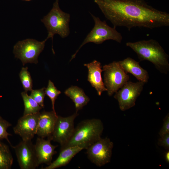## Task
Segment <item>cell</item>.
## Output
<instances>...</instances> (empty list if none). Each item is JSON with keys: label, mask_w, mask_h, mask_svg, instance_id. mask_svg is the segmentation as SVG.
I'll return each mask as SVG.
<instances>
[{"label": "cell", "mask_w": 169, "mask_h": 169, "mask_svg": "<svg viewBox=\"0 0 169 169\" xmlns=\"http://www.w3.org/2000/svg\"><path fill=\"white\" fill-rule=\"evenodd\" d=\"M114 27L153 29L169 26V14L149 5L145 0H94Z\"/></svg>", "instance_id": "obj_1"}, {"label": "cell", "mask_w": 169, "mask_h": 169, "mask_svg": "<svg viewBox=\"0 0 169 169\" xmlns=\"http://www.w3.org/2000/svg\"><path fill=\"white\" fill-rule=\"evenodd\" d=\"M126 44L136 53L140 61H149L160 72L167 74L169 71V56L157 41L151 39L127 42Z\"/></svg>", "instance_id": "obj_2"}, {"label": "cell", "mask_w": 169, "mask_h": 169, "mask_svg": "<svg viewBox=\"0 0 169 169\" xmlns=\"http://www.w3.org/2000/svg\"><path fill=\"white\" fill-rule=\"evenodd\" d=\"M103 130V123L99 119L83 120L75 128L70 138L65 144L61 146V149L78 146L86 149L101 138Z\"/></svg>", "instance_id": "obj_3"}, {"label": "cell", "mask_w": 169, "mask_h": 169, "mask_svg": "<svg viewBox=\"0 0 169 169\" xmlns=\"http://www.w3.org/2000/svg\"><path fill=\"white\" fill-rule=\"evenodd\" d=\"M70 14L60 9L59 0H56L51 10L41 21L48 30V37L53 40L55 34H58L63 38L68 36L70 33Z\"/></svg>", "instance_id": "obj_4"}, {"label": "cell", "mask_w": 169, "mask_h": 169, "mask_svg": "<svg viewBox=\"0 0 169 169\" xmlns=\"http://www.w3.org/2000/svg\"><path fill=\"white\" fill-rule=\"evenodd\" d=\"M95 22L92 30L87 35L82 44L76 52L72 56L71 61L74 58L79 49L87 43L92 42L96 44H100L108 40H112L120 43L122 37L116 29V27L109 26L105 21H102L99 18L91 14Z\"/></svg>", "instance_id": "obj_5"}, {"label": "cell", "mask_w": 169, "mask_h": 169, "mask_svg": "<svg viewBox=\"0 0 169 169\" xmlns=\"http://www.w3.org/2000/svg\"><path fill=\"white\" fill-rule=\"evenodd\" d=\"M104 83L107 94L112 96L129 81V76L127 74L119 61H114L104 65Z\"/></svg>", "instance_id": "obj_6"}, {"label": "cell", "mask_w": 169, "mask_h": 169, "mask_svg": "<svg viewBox=\"0 0 169 169\" xmlns=\"http://www.w3.org/2000/svg\"><path fill=\"white\" fill-rule=\"evenodd\" d=\"M47 37L44 40L38 41L33 39H27L18 42L13 47L15 57L20 59L23 65L28 63L37 64L38 58L43 50Z\"/></svg>", "instance_id": "obj_7"}, {"label": "cell", "mask_w": 169, "mask_h": 169, "mask_svg": "<svg viewBox=\"0 0 169 169\" xmlns=\"http://www.w3.org/2000/svg\"><path fill=\"white\" fill-rule=\"evenodd\" d=\"M113 147L109 138L101 137L86 149L87 157L96 166H103L110 162Z\"/></svg>", "instance_id": "obj_8"}, {"label": "cell", "mask_w": 169, "mask_h": 169, "mask_svg": "<svg viewBox=\"0 0 169 169\" xmlns=\"http://www.w3.org/2000/svg\"><path fill=\"white\" fill-rule=\"evenodd\" d=\"M145 84L139 81L136 82L128 81L115 93L114 98L118 101L121 110H126L135 105Z\"/></svg>", "instance_id": "obj_9"}, {"label": "cell", "mask_w": 169, "mask_h": 169, "mask_svg": "<svg viewBox=\"0 0 169 169\" xmlns=\"http://www.w3.org/2000/svg\"><path fill=\"white\" fill-rule=\"evenodd\" d=\"M14 150L19 166L21 169H35L39 165L31 140H22L11 146Z\"/></svg>", "instance_id": "obj_10"}, {"label": "cell", "mask_w": 169, "mask_h": 169, "mask_svg": "<svg viewBox=\"0 0 169 169\" xmlns=\"http://www.w3.org/2000/svg\"><path fill=\"white\" fill-rule=\"evenodd\" d=\"M77 112L66 117L58 116L51 137L52 141L59 143L61 146L65 144L71 137L74 130V121Z\"/></svg>", "instance_id": "obj_11"}, {"label": "cell", "mask_w": 169, "mask_h": 169, "mask_svg": "<svg viewBox=\"0 0 169 169\" xmlns=\"http://www.w3.org/2000/svg\"><path fill=\"white\" fill-rule=\"evenodd\" d=\"M40 112L23 115L13 127L14 133L23 140H31L36 135Z\"/></svg>", "instance_id": "obj_12"}, {"label": "cell", "mask_w": 169, "mask_h": 169, "mask_svg": "<svg viewBox=\"0 0 169 169\" xmlns=\"http://www.w3.org/2000/svg\"><path fill=\"white\" fill-rule=\"evenodd\" d=\"M51 141L49 139L46 140L40 137L36 140L34 147L39 165L45 164L49 165L52 163L53 156L56 153L55 149L58 146L52 145Z\"/></svg>", "instance_id": "obj_13"}, {"label": "cell", "mask_w": 169, "mask_h": 169, "mask_svg": "<svg viewBox=\"0 0 169 169\" xmlns=\"http://www.w3.org/2000/svg\"><path fill=\"white\" fill-rule=\"evenodd\" d=\"M58 116L53 111L40 113L36 135L39 137L51 139ZM52 141V140H51Z\"/></svg>", "instance_id": "obj_14"}, {"label": "cell", "mask_w": 169, "mask_h": 169, "mask_svg": "<svg viewBox=\"0 0 169 169\" xmlns=\"http://www.w3.org/2000/svg\"><path fill=\"white\" fill-rule=\"evenodd\" d=\"M88 69V80L96 90L98 95L100 96L104 91H107L101 76L103 71L100 62L94 60L92 62L84 64Z\"/></svg>", "instance_id": "obj_15"}, {"label": "cell", "mask_w": 169, "mask_h": 169, "mask_svg": "<svg viewBox=\"0 0 169 169\" xmlns=\"http://www.w3.org/2000/svg\"><path fill=\"white\" fill-rule=\"evenodd\" d=\"M119 62L126 72L131 74L138 81L145 83L148 82L149 79L148 72L140 66L139 62L128 57Z\"/></svg>", "instance_id": "obj_16"}, {"label": "cell", "mask_w": 169, "mask_h": 169, "mask_svg": "<svg viewBox=\"0 0 169 169\" xmlns=\"http://www.w3.org/2000/svg\"><path fill=\"white\" fill-rule=\"evenodd\" d=\"M83 149L78 146H73L61 149L57 159L43 169H55L64 166L68 164L73 158Z\"/></svg>", "instance_id": "obj_17"}, {"label": "cell", "mask_w": 169, "mask_h": 169, "mask_svg": "<svg viewBox=\"0 0 169 169\" xmlns=\"http://www.w3.org/2000/svg\"><path fill=\"white\" fill-rule=\"evenodd\" d=\"M64 93L74 102L77 112L86 105L90 100L83 90L77 86H71L65 91Z\"/></svg>", "instance_id": "obj_18"}, {"label": "cell", "mask_w": 169, "mask_h": 169, "mask_svg": "<svg viewBox=\"0 0 169 169\" xmlns=\"http://www.w3.org/2000/svg\"><path fill=\"white\" fill-rule=\"evenodd\" d=\"M13 158L9 147L0 141V169H10Z\"/></svg>", "instance_id": "obj_19"}, {"label": "cell", "mask_w": 169, "mask_h": 169, "mask_svg": "<svg viewBox=\"0 0 169 169\" xmlns=\"http://www.w3.org/2000/svg\"><path fill=\"white\" fill-rule=\"evenodd\" d=\"M24 105L23 115L38 113L42 108L30 95L27 92H23L21 93Z\"/></svg>", "instance_id": "obj_20"}, {"label": "cell", "mask_w": 169, "mask_h": 169, "mask_svg": "<svg viewBox=\"0 0 169 169\" xmlns=\"http://www.w3.org/2000/svg\"><path fill=\"white\" fill-rule=\"evenodd\" d=\"M19 76L25 91H31L32 89L33 81L27 67H23L19 74Z\"/></svg>", "instance_id": "obj_21"}, {"label": "cell", "mask_w": 169, "mask_h": 169, "mask_svg": "<svg viewBox=\"0 0 169 169\" xmlns=\"http://www.w3.org/2000/svg\"><path fill=\"white\" fill-rule=\"evenodd\" d=\"M44 91L45 94L51 100L53 111L56 113L55 110V102L61 92L57 89L53 83L50 80H49L47 87L45 88Z\"/></svg>", "instance_id": "obj_22"}, {"label": "cell", "mask_w": 169, "mask_h": 169, "mask_svg": "<svg viewBox=\"0 0 169 169\" xmlns=\"http://www.w3.org/2000/svg\"><path fill=\"white\" fill-rule=\"evenodd\" d=\"M11 126L12 124L10 122L0 116V141L5 139L12 146V145L8 139V136L12 135L7 131L8 128Z\"/></svg>", "instance_id": "obj_23"}, {"label": "cell", "mask_w": 169, "mask_h": 169, "mask_svg": "<svg viewBox=\"0 0 169 169\" xmlns=\"http://www.w3.org/2000/svg\"><path fill=\"white\" fill-rule=\"evenodd\" d=\"M45 88L41 89L32 90L30 96L40 106L44 108V98L46 95Z\"/></svg>", "instance_id": "obj_24"}, {"label": "cell", "mask_w": 169, "mask_h": 169, "mask_svg": "<svg viewBox=\"0 0 169 169\" xmlns=\"http://www.w3.org/2000/svg\"><path fill=\"white\" fill-rule=\"evenodd\" d=\"M159 146L163 147L167 150L169 149V133L161 136L158 142Z\"/></svg>", "instance_id": "obj_25"}, {"label": "cell", "mask_w": 169, "mask_h": 169, "mask_svg": "<svg viewBox=\"0 0 169 169\" xmlns=\"http://www.w3.org/2000/svg\"><path fill=\"white\" fill-rule=\"evenodd\" d=\"M164 123L160 131L159 134L161 136L165 134L169 133V115L168 114L163 120Z\"/></svg>", "instance_id": "obj_26"}, {"label": "cell", "mask_w": 169, "mask_h": 169, "mask_svg": "<svg viewBox=\"0 0 169 169\" xmlns=\"http://www.w3.org/2000/svg\"><path fill=\"white\" fill-rule=\"evenodd\" d=\"M165 158L166 162L169 163V151L167 150L165 152Z\"/></svg>", "instance_id": "obj_27"}, {"label": "cell", "mask_w": 169, "mask_h": 169, "mask_svg": "<svg viewBox=\"0 0 169 169\" xmlns=\"http://www.w3.org/2000/svg\"><path fill=\"white\" fill-rule=\"evenodd\" d=\"M22 0L26 1H30L32 0Z\"/></svg>", "instance_id": "obj_28"}]
</instances>
